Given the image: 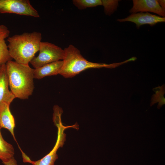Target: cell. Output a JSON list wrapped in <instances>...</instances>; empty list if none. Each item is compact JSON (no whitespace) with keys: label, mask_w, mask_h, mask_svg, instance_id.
Segmentation results:
<instances>
[{"label":"cell","mask_w":165,"mask_h":165,"mask_svg":"<svg viewBox=\"0 0 165 165\" xmlns=\"http://www.w3.org/2000/svg\"><path fill=\"white\" fill-rule=\"evenodd\" d=\"M39 51L38 55L34 57L30 62L34 68L63 60L64 56V50L48 42H41Z\"/></svg>","instance_id":"cell-4"},{"label":"cell","mask_w":165,"mask_h":165,"mask_svg":"<svg viewBox=\"0 0 165 165\" xmlns=\"http://www.w3.org/2000/svg\"><path fill=\"white\" fill-rule=\"evenodd\" d=\"M153 90L155 92V94L152 97L150 105H153L155 103L158 102L157 106L158 108L165 104V98L163 95L165 94V86L164 85L162 86H159L153 89Z\"/></svg>","instance_id":"cell-14"},{"label":"cell","mask_w":165,"mask_h":165,"mask_svg":"<svg viewBox=\"0 0 165 165\" xmlns=\"http://www.w3.org/2000/svg\"><path fill=\"white\" fill-rule=\"evenodd\" d=\"M158 2L163 9L165 11V1L163 0H158Z\"/></svg>","instance_id":"cell-18"},{"label":"cell","mask_w":165,"mask_h":165,"mask_svg":"<svg viewBox=\"0 0 165 165\" xmlns=\"http://www.w3.org/2000/svg\"><path fill=\"white\" fill-rule=\"evenodd\" d=\"M72 2L73 4L80 10L102 5L101 0H73Z\"/></svg>","instance_id":"cell-15"},{"label":"cell","mask_w":165,"mask_h":165,"mask_svg":"<svg viewBox=\"0 0 165 165\" xmlns=\"http://www.w3.org/2000/svg\"><path fill=\"white\" fill-rule=\"evenodd\" d=\"M101 1L102 5L104 7L105 13L110 16L117 10L119 1L102 0Z\"/></svg>","instance_id":"cell-16"},{"label":"cell","mask_w":165,"mask_h":165,"mask_svg":"<svg viewBox=\"0 0 165 165\" xmlns=\"http://www.w3.org/2000/svg\"><path fill=\"white\" fill-rule=\"evenodd\" d=\"M117 20L120 22H133L136 24L137 28H139L144 24H148L153 26L158 23L164 22L165 17L151 14L148 12H139L132 13L126 18L117 19Z\"/></svg>","instance_id":"cell-7"},{"label":"cell","mask_w":165,"mask_h":165,"mask_svg":"<svg viewBox=\"0 0 165 165\" xmlns=\"http://www.w3.org/2000/svg\"><path fill=\"white\" fill-rule=\"evenodd\" d=\"M133 6L129 11L130 13L149 12L165 17V11L160 6L158 0H133Z\"/></svg>","instance_id":"cell-8"},{"label":"cell","mask_w":165,"mask_h":165,"mask_svg":"<svg viewBox=\"0 0 165 165\" xmlns=\"http://www.w3.org/2000/svg\"><path fill=\"white\" fill-rule=\"evenodd\" d=\"M57 135L55 144L50 152L46 156L36 161H32L23 152L22 154L23 161L24 162L29 163L32 165H54L55 162L58 159L57 151L60 147H62L66 140V134L64 131L68 128V127L64 126L62 123L57 124Z\"/></svg>","instance_id":"cell-6"},{"label":"cell","mask_w":165,"mask_h":165,"mask_svg":"<svg viewBox=\"0 0 165 165\" xmlns=\"http://www.w3.org/2000/svg\"><path fill=\"white\" fill-rule=\"evenodd\" d=\"M64 56L63 64L59 74L65 78H72L89 68H113L130 61L128 59L123 62L108 64L89 61L81 54L80 50L72 45L64 49Z\"/></svg>","instance_id":"cell-3"},{"label":"cell","mask_w":165,"mask_h":165,"mask_svg":"<svg viewBox=\"0 0 165 165\" xmlns=\"http://www.w3.org/2000/svg\"><path fill=\"white\" fill-rule=\"evenodd\" d=\"M6 64L10 90L15 98L28 99L34 88V69L12 60Z\"/></svg>","instance_id":"cell-1"},{"label":"cell","mask_w":165,"mask_h":165,"mask_svg":"<svg viewBox=\"0 0 165 165\" xmlns=\"http://www.w3.org/2000/svg\"><path fill=\"white\" fill-rule=\"evenodd\" d=\"M0 128V159L2 162L6 161L14 157V150L13 145L3 138Z\"/></svg>","instance_id":"cell-13"},{"label":"cell","mask_w":165,"mask_h":165,"mask_svg":"<svg viewBox=\"0 0 165 165\" xmlns=\"http://www.w3.org/2000/svg\"><path fill=\"white\" fill-rule=\"evenodd\" d=\"M2 162L4 165H17V162L14 157L6 161Z\"/></svg>","instance_id":"cell-17"},{"label":"cell","mask_w":165,"mask_h":165,"mask_svg":"<svg viewBox=\"0 0 165 165\" xmlns=\"http://www.w3.org/2000/svg\"><path fill=\"white\" fill-rule=\"evenodd\" d=\"M10 31L5 25H0V65L12 60L9 54L5 39L9 37Z\"/></svg>","instance_id":"cell-12"},{"label":"cell","mask_w":165,"mask_h":165,"mask_svg":"<svg viewBox=\"0 0 165 165\" xmlns=\"http://www.w3.org/2000/svg\"><path fill=\"white\" fill-rule=\"evenodd\" d=\"M9 84L6 64L0 65V103L5 101L10 104L16 98L9 90Z\"/></svg>","instance_id":"cell-10"},{"label":"cell","mask_w":165,"mask_h":165,"mask_svg":"<svg viewBox=\"0 0 165 165\" xmlns=\"http://www.w3.org/2000/svg\"><path fill=\"white\" fill-rule=\"evenodd\" d=\"M63 64V60H60L34 69V79H40L46 76L59 74Z\"/></svg>","instance_id":"cell-11"},{"label":"cell","mask_w":165,"mask_h":165,"mask_svg":"<svg viewBox=\"0 0 165 165\" xmlns=\"http://www.w3.org/2000/svg\"><path fill=\"white\" fill-rule=\"evenodd\" d=\"M11 13L38 17V11L29 0H0V13Z\"/></svg>","instance_id":"cell-5"},{"label":"cell","mask_w":165,"mask_h":165,"mask_svg":"<svg viewBox=\"0 0 165 165\" xmlns=\"http://www.w3.org/2000/svg\"><path fill=\"white\" fill-rule=\"evenodd\" d=\"M42 38L41 33L36 31L8 37V47L10 57L18 63L29 64L39 51Z\"/></svg>","instance_id":"cell-2"},{"label":"cell","mask_w":165,"mask_h":165,"mask_svg":"<svg viewBox=\"0 0 165 165\" xmlns=\"http://www.w3.org/2000/svg\"><path fill=\"white\" fill-rule=\"evenodd\" d=\"M10 104L5 101L0 103V128H5L9 130L17 142L14 133L15 121L10 110Z\"/></svg>","instance_id":"cell-9"}]
</instances>
